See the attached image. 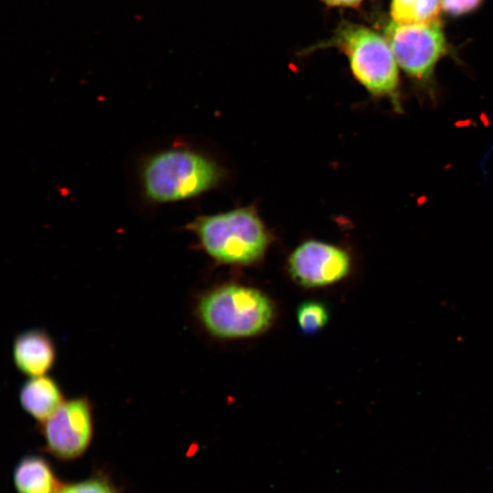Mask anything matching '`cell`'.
I'll list each match as a JSON object with an SVG mask.
<instances>
[{"label": "cell", "instance_id": "obj_10", "mask_svg": "<svg viewBox=\"0 0 493 493\" xmlns=\"http://www.w3.org/2000/svg\"><path fill=\"white\" fill-rule=\"evenodd\" d=\"M13 480L17 493H58L63 485L38 455L24 456L15 467Z\"/></svg>", "mask_w": 493, "mask_h": 493}, {"label": "cell", "instance_id": "obj_3", "mask_svg": "<svg viewBox=\"0 0 493 493\" xmlns=\"http://www.w3.org/2000/svg\"><path fill=\"white\" fill-rule=\"evenodd\" d=\"M202 248L219 263L250 265L264 256L270 236L257 213L249 207L203 215L186 226Z\"/></svg>", "mask_w": 493, "mask_h": 493}, {"label": "cell", "instance_id": "obj_15", "mask_svg": "<svg viewBox=\"0 0 493 493\" xmlns=\"http://www.w3.org/2000/svg\"><path fill=\"white\" fill-rule=\"evenodd\" d=\"M323 1L332 6H356L362 0H323Z\"/></svg>", "mask_w": 493, "mask_h": 493}, {"label": "cell", "instance_id": "obj_1", "mask_svg": "<svg viewBox=\"0 0 493 493\" xmlns=\"http://www.w3.org/2000/svg\"><path fill=\"white\" fill-rule=\"evenodd\" d=\"M222 169L208 157L184 148H171L142 162L140 181L147 200L154 204L195 197L216 186Z\"/></svg>", "mask_w": 493, "mask_h": 493}, {"label": "cell", "instance_id": "obj_8", "mask_svg": "<svg viewBox=\"0 0 493 493\" xmlns=\"http://www.w3.org/2000/svg\"><path fill=\"white\" fill-rule=\"evenodd\" d=\"M57 357L56 343L45 330H26L14 339V364L21 373L28 377L47 375L55 366Z\"/></svg>", "mask_w": 493, "mask_h": 493}, {"label": "cell", "instance_id": "obj_12", "mask_svg": "<svg viewBox=\"0 0 493 493\" xmlns=\"http://www.w3.org/2000/svg\"><path fill=\"white\" fill-rule=\"evenodd\" d=\"M329 320L326 307L318 301H305L297 309V321L306 334H312L322 329Z\"/></svg>", "mask_w": 493, "mask_h": 493}, {"label": "cell", "instance_id": "obj_6", "mask_svg": "<svg viewBox=\"0 0 493 493\" xmlns=\"http://www.w3.org/2000/svg\"><path fill=\"white\" fill-rule=\"evenodd\" d=\"M39 425L49 454L60 460L76 459L85 454L93 438V404L85 395L65 399Z\"/></svg>", "mask_w": 493, "mask_h": 493}, {"label": "cell", "instance_id": "obj_14", "mask_svg": "<svg viewBox=\"0 0 493 493\" xmlns=\"http://www.w3.org/2000/svg\"><path fill=\"white\" fill-rule=\"evenodd\" d=\"M482 0H441V8L450 15H462L479 5Z\"/></svg>", "mask_w": 493, "mask_h": 493}, {"label": "cell", "instance_id": "obj_2", "mask_svg": "<svg viewBox=\"0 0 493 493\" xmlns=\"http://www.w3.org/2000/svg\"><path fill=\"white\" fill-rule=\"evenodd\" d=\"M195 315L212 336L240 339L261 334L274 319V306L262 291L229 284L205 292L195 305Z\"/></svg>", "mask_w": 493, "mask_h": 493}, {"label": "cell", "instance_id": "obj_13", "mask_svg": "<svg viewBox=\"0 0 493 493\" xmlns=\"http://www.w3.org/2000/svg\"><path fill=\"white\" fill-rule=\"evenodd\" d=\"M58 493H121L103 475H95L78 482L63 484Z\"/></svg>", "mask_w": 493, "mask_h": 493}, {"label": "cell", "instance_id": "obj_7", "mask_svg": "<svg viewBox=\"0 0 493 493\" xmlns=\"http://www.w3.org/2000/svg\"><path fill=\"white\" fill-rule=\"evenodd\" d=\"M351 257L342 248L317 240L301 243L290 254L288 271L293 279L307 288L334 284L351 270Z\"/></svg>", "mask_w": 493, "mask_h": 493}, {"label": "cell", "instance_id": "obj_11", "mask_svg": "<svg viewBox=\"0 0 493 493\" xmlns=\"http://www.w3.org/2000/svg\"><path fill=\"white\" fill-rule=\"evenodd\" d=\"M441 0H392L393 21L404 24H426L437 20Z\"/></svg>", "mask_w": 493, "mask_h": 493}, {"label": "cell", "instance_id": "obj_4", "mask_svg": "<svg viewBox=\"0 0 493 493\" xmlns=\"http://www.w3.org/2000/svg\"><path fill=\"white\" fill-rule=\"evenodd\" d=\"M337 38L356 79L372 95L388 98L400 110L398 64L387 39L351 24L343 26Z\"/></svg>", "mask_w": 493, "mask_h": 493}, {"label": "cell", "instance_id": "obj_9", "mask_svg": "<svg viewBox=\"0 0 493 493\" xmlns=\"http://www.w3.org/2000/svg\"><path fill=\"white\" fill-rule=\"evenodd\" d=\"M22 409L38 424L51 416L65 401L59 383L49 375L29 377L20 387Z\"/></svg>", "mask_w": 493, "mask_h": 493}, {"label": "cell", "instance_id": "obj_5", "mask_svg": "<svg viewBox=\"0 0 493 493\" xmlns=\"http://www.w3.org/2000/svg\"><path fill=\"white\" fill-rule=\"evenodd\" d=\"M397 64L412 78L424 81L446 51V39L438 21L404 25L394 21L385 26Z\"/></svg>", "mask_w": 493, "mask_h": 493}]
</instances>
